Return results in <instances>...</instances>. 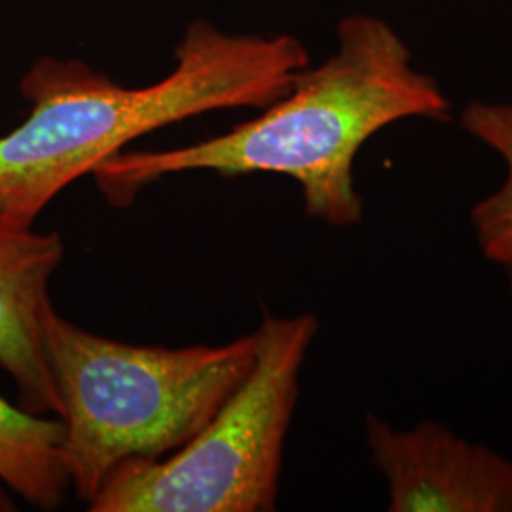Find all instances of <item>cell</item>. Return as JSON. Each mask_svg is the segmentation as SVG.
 Here are the masks:
<instances>
[{
  "label": "cell",
  "instance_id": "5b68a950",
  "mask_svg": "<svg viewBox=\"0 0 512 512\" xmlns=\"http://www.w3.org/2000/svg\"><path fill=\"white\" fill-rule=\"evenodd\" d=\"M366 442L391 512H512V459L423 421L395 429L366 416Z\"/></svg>",
  "mask_w": 512,
  "mask_h": 512
},
{
  "label": "cell",
  "instance_id": "9c48e42d",
  "mask_svg": "<svg viewBox=\"0 0 512 512\" xmlns=\"http://www.w3.org/2000/svg\"><path fill=\"white\" fill-rule=\"evenodd\" d=\"M2 486H4V484L0 482V511H16L12 497L2 490Z\"/></svg>",
  "mask_w": 512,
  "mask_h": 512
},
{
  "label": "cell",
  "instance_id": "8992f818",
  "mask_svg": "<svg viewBox=\"0 0 512 512\" xmlns=\"http://www.w3.org/2000/svg\"><path fill=\"white\" fill-rule=\"evenodd\" d=\"M65 256L57 232H37L0 215V368L18 387L19 406L61 418L44 340L48 287Z\"/></svg>",
  "mask_w": 512,
  "mask_h": 512
},
{
  "label": "cell",
  "instance_id": "ba28073f",
  "mask_svg": "<svg viewBox=\"0 0 512 512\" xmlns=\"http://www.w3.org/2000/svg\"><path fill=\"white\" fill-rule=\"evenodd\" d=\"M459 124L476 141L492 148L505 164V181L471 209L482 255L501 266L512 262V103L471 101Z\"/></svg>",
  "mask_w": 512,
  "mask_h": 512
},
{
  "label": "cell",
  "instance_id": "277c9868",
  "mask_svg": "<svg viewBox=\"0 0 512 512\" xmlns=\"http://www.w3.org/2000/svg\"><path fill=\"white\" fill-rule=\"evenodd\" d=\"M317 329L311 313L266 315L255 363L215 416L169 458L118 465L88 511H274L300 370Z\"/></svg>",
  "mask_w": 512,
  "mask_h": 512
},
{
  "label": "cell",
  "instance_id": "30bf717a",
  "mask_svg": "<svg viewBox=\"0 0 512 512\" xmlns=\"http://www.w3.org/2000/svg\"><path fill=\"white\" fill-rule=\"evenodd\" d=\"M507 270H509V277H511V291H512V262L509 264V266H505Z\"/></svg>",
  "mask_w": 512,
  "mask_h": 512
},
{
  "label": "cell",
  "instance_id": "6da1fadb",
  "mask_svg": "<svg viewBox=\"0 0 512 512\" xmlns=\"http://www.w3.org/2000/svg\"><path fill=\"white\" fill-rule=\"evenodd\" d=\"M406 118L450 120V101L431 74L414 67L401 35L382 18L351 14L338 50L296 74L291 90L232 131L162 152H120L92 175L114 207L167 175L275 173L300 184L311 219L346 228L363 219L355 188L357 154L378 131Z\"/></svg>",
  "mask_w": 512,
  "mask_h": 512
},
{
  "label": "cell",
  "instance_id": "7a4b0ae2",
  "mask_svg": "<svg viewBox=\"0 0 512 512\" xmlns=\"http://www.w3.org/2000/svg\"><path fill=\"white\" fill-rule=\"evenodd\" d=\"M175 57L147 88H124L78 59L35 61L19 82L31 112L0 135V215L35 226L67 186L131 141L213 110L266 109L310 65L291 35H230L207 21L186 31Z\"/></svg>",
  "mask_w": 512,
  "mask_h": 512
},
{
  "label": "cell",
  "instance_id": "52a82bcc",
  "mask_svg": "<svg viewBox=\"0 0 512 512\" xmlns=\"http://www.w3.org/2000/svg\"><path fill=\"white\" fill-rule=\"evenodd\" d=\"M65 423L0 397V482L29 505L55 511L71 482L63 459Z\"/></svg>",
  "mask_w": 512,
  "mask_h": 512
},
{
  "label": "cell",
  "instance_id": "3957f363",
  "mask_svg": "<svg viewBox=\"0 0 512 512\" xmlns=\"http://www.w3.org/2000/svg\"><path fill=\"white\" fill-rule=\"evenodd\" d=\"M42 340L65 423L63 459L90 503L128 459L179 450L238 389L255 363L258 330L224 346H135L42 313Z\"/></svg>",
  "mask_w": 512,
  "mask_h": 512
}]
</instances>
